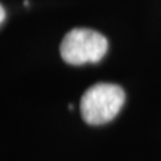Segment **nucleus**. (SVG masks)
Masks as SVG:
<instances>
[{
    "mask_svg": "<svg viewBox=\"0 0 161 161\" xmlns=\"http://www.w3.org/2000/svg\"><path fill=\"white\" fill-rule=\"evenodd\" d=\"M125 102V92L115 84H96L80 98V115L90 125H102L119 114Z\"/></svg>",
    "mask_w": 161,
    "mask_h": 161,
    "instance_id": "obj_1",
    "label": "nucleus"
},
{
    "mask_svg": "<svg viewBox=\"0 0 161 161\" xmlns=\"http://www.w3.org/2000/svg\"><path fill=\"white\" fill-rule=\"evenodd\" d=\"M108 39L91 29H72L60 45V54L66 63L80 66L98 63L108 52Z\"/></svg>",
    "mask_w": 161,
    "mask_h": 161,
    "instance_id": "obj_2",
    "label": "nucleus"
},
{
    "mask_svg": "<svg viewBox=\"0 0 161 161\" xmlns=\"http://www.w3.org/2000/svg\"><path fill=\"white\" fill-rule=\"evenodd\" d=\"M5 17H6V12H5V9H3V6L0 5V24L5 21Z\"/></svg>",
    "mask_w": 161,
    "mask_h": 161,
    "instance_id": "obj_3",
    "label": "nucleus"
}]
</instances>
